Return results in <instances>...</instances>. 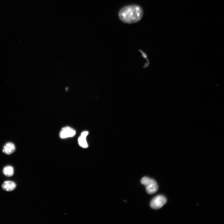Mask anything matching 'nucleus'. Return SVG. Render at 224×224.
I'll return each mask as SVG.
<instances>
[{
	"label": "nucleus",
	"mask_w": 224,
	"mask_h": 224,
	"mask_svg": "<svg viewBox=\"0 0 224 224\" xmlns=\"http://www.w3.org/2000/svg\"><path fill=\"white\" fill-rule=\"evenodd\" d=\"M16 186L15 182L11 181H6L3 184L2 187L6 191L11 192L16 189Z\"/></svg>",
	"instance_id": "obj_6"
},
{
	"label": "nucleus",
	"mask_w": 224,
	"mask_h": 224,
	"mask_svg": "<svg viewBox=\"0 0 224 224\" xmlns=\"http://www.w3.org/2000/svg\"><path fill=\"white\" fill-rule=\"evenodd\" d=\"M88 134V131H84L82 133L81 136L78 139L79 144L81 147L84 148H86L88 147V144L86 140V137Z\"/></svg>",
	"instance_id": "obj_7"
},
{
	"label": "nucleus",
	"mask_w": 224,
	"mask_h": 224,
	"mask_svg": "<svg viewBox=\"0 0 224 224\" xmlns=\"http://www.w3.org/2000/svg\"><path fill=\"white\" fill-rule=\"evenodd\" d=\"M16 150V147L12 142L6 143L4 146L3 152L7 155H10L13 153Z\"/></svg>",
	"instance_id": "obj_5"
},
{
	"label": "nucleus",
	"mask_w": 224,
	"mask_h": 224,
	"mask_svg": "<svg viewBox=\"0 0 224 224\" xmlns=\"http://www.w3.org/2000/svg\"><path fill=\"white\" fill-rule=\"evenodd\" d=\"M144 11L140 6L132 5L126 6L119 11L118 16L123 23L128 24L136 23L142 18Z\"/></svg>",
	"instance_id": "obj_1"
},
{
	"label": "nucleus",
	"mask_w": 224,
	"mask_h": 224,
	"mask_svg": "<svg viewBox=\"0 0 224 224\" xmlns=\"http://www.w3.org/2000/svg\"><path fill=\"white\" fill-rule=\"evenodd\" d=\"M141 183L145 186L146 191L149 194H153L158 190V187L157 183L153 179L144 177L141 180Z\"/></svg>",
	"instance_id": "obj_2"
},
{
	"label": "nucleus",
	"mask_w": 224,
	"mask_h": 224,
	"mask_svg": "<svg viewBox=\"0 0 224 224\" xmlns=\"http://www.w3.org/2000/svg\"><path fill=\"white\" fill-rule=\"evenodd\" d=\"M76 133L75 131L73 128L69 127H66L61 130L60 136L61 138L65 139L74 136Z\"/></svg>",
	"instance_id": "obj_4"
},
{
	"label": "nucleus",
	"mask_w": 224,
	"mask_h": 224,
	"mask_svg": "<svg viewBox=\"0 0 224 224\" xmlns=\"http://www.w3.org/2000/svg\"><path fill=\"white\" fill-rule=\"evenodd\" d=\"M166 202V199L165 196L162 195H158L152 200L150 205L152 208L157 209L162 207Z\"/></svg>",
	"instance_id": "obj_3"
},
{
	"label": "nucleus",
	"mask_w": 224,
	"mask_h": 224,
	"mask_svg": "<svg viewBox=\"0 0 224 224\" xmlns=\"http://www.w3.org/2000/svg\"><path fill=\"white\" fill-rule=\"evenodd\" d=\"M4 174L7 177H10L13 176L14 170L13 167L11 166H7L4 168L3 170Z\"/></svg>",
	"instance_id": "obj_8"
}]
</instances>
